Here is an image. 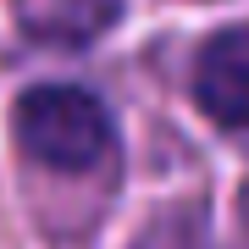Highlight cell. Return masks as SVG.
Here are the masks:
<instances>
[{
	"label": "cell",
	"instance_id": "cell-2",
	"mask_svg": "<svg viewBox=\"0 0 249 249\" xmlns=\"http://www.w3.org/2000/svg\"><path fill=\"white\" fill-rule=\"evenodd\" d=\"M194 106L216 127H249V22L222 28L194 55Z\"/></svg>",
	"mask_w": 249,
	"mask_h": 249
},
{
	"label": "cell",
	"instance_id": "cell-1",
	"mask_svg": "<svg viewBox=\"0 0 249 249\" xmlns=\"http://www.w3.org/2000/svg\"><path fill=\"white\" fill-rule=\"evenodd\" d=\"M11 133H17V150L34 166L67 172V178L106 166L116 150V122H111L106 100L78 89V83H34V89H22V100L11 106Z\"/></svg>",
	"mask_w": 249,
	"mask_h": 249
},
{
	"label": "cell",
	"instance_id": "cell-3",
	"mask_svg": "<svg viewBox=\"0 0 249 249\" xmlns=\"http://www.w3.org/2000/svg\"><path fill=\"white\" fill-rule=\"evenodd\" d=\"M122 0H50V17H39V28L55 39H89L106 22H116Z\"/></svg>",
	"mask_w": 249,
	"mask_h": 249
}]
</instances>
